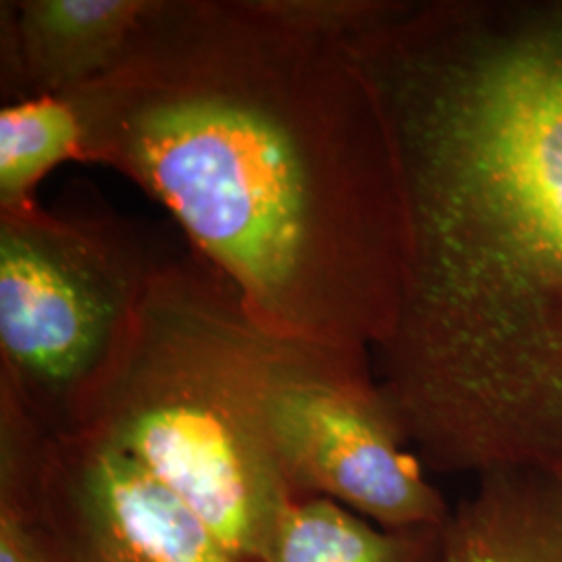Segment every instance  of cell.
<instances>
[{
  "instance_id": "obj_1",
  "label": "cell",
  "mask_w": 562,
  "mask_h": 562,
  "mask_svg": "<svg viewBox=\"0 0 562 562\" xmlns=\"http://www.w3.org/2000/svg\"><path fill=\"white\" fill-rule=\"evenodd\" d=\"M348 46L408 225L383 396L431 471L562 485V0H398Z\"/></svg>"
},
{
  "instance_id": "obj_2",
  "label": "cell",
  "mask_w": 562,
  "mask_h": 562,
  "mask_svg": "<svg viewBox=\"0 0 562 562\" xmlns=\"http://www.w3.org/2000/svg\"><path fill=\"white\" fill-rule=\"evenodd\" d=\"M71 97L81 162L161 202L265 331L371 355L401 308L408 225L382 99L344 42L248 0H157Z\"/></svg>"
},
{
  "instance_id": "obj_3",
  "label": "cell",
  "mask_w": 562,
  "mask_h": 562,
  "mask_svg": "<svg viewBox=\"0 0 562 562\" xmlns=\"http://www.w3.org/2000/svg\"><path fill=\"white\" fill-rule=\"evenodd\" d=\"M271 338L201 255L165 259L78 431L140 464L236 562L261 559L294 503L265 425Z\"/></svg>"
},
{
  "instance_id": "obj_4",
  "label": "cell",
  "mask_w": 562,
  "mask_h": 562,
  "mask_svg": "<svg viewBox=\"0 0 562 562\" xmlns=\"http://www.w3.org/2000/svg\"><path fill=\"white\" fill-rule=\"evenodd\" d=\"M162 261L111 217L0 215V382L53 436L83 427Z\"/></svg>"
},
{
  "instance_id": "obj_5",
  "label": "cell",
  "mask_w": 562,
  "mask_h": 562,
  "mask_svg": "<svg viewBox=\"0 0 562 562\" xmlns=\"http://www.w3.org/2000/svg\"><path fill=\"white\" fill-rule=\"evenodd\" d=\"M371 355L271 338L265 425L294 501L329 498L385 529L442 527L452 508L425 477Z\"/></svg>"
},
{
  "instance_id": "obj_6",
  "label": "cell",
  "mask_w": 562,
  "mask_h": 562,
  "mask_svg": "<svg viewBox=\"0 0 562 562\" xmlns=\"http://www.w3.org/2000/svg\"><path fill=\"white\" fill-rule=\"evenodd\" d=\"M41 513L57 562H236L176 494L88 434H50Z\"/></svg>"
},
{
  "instance_id": "obj_7",
  "label": "cell",
  "mask_w": 562,
  "mask_h": 562,
  "mask_svg": "<svg viewBox=\"0 0 562 562\" xmlns=\"http://www.w3.org/2000/svg\"><path fill=\"white\" fill-rule=\"evenodd\" d=\"M157 0H4L0 80L18 94L63 97L109 76L138 38Z\"/></svg>"
},
{
  "instance_id": "obj_8",
  "label": "cell",
  "mask_w": 562,
  "mask_h": 562,
  "mask_svg": "<svg viewBox=\"0 0 562 562\" xmlns=\"http://www.w3.org/2000/svg\"><path fill=\"white\" fill-rule=\"evenodd\" d=\"M442 562H562V485L494 471L452 508Z\"/></svg>"
},
{
  "instance_id": "obj_9",
  "label": "cell",
  "mask_w": 562,
  "mask_h": 562,
  "mask_svg": "<svg viewBox=\"0 0 562 562\" xmlns=\"http://www.w3.org/2000/svg\"><path fill=\"white\" fill-rule=\"evenodd\" d=\"M442 527L385 529L329 498L285 508L257 562H442Z\"/></svg>"
},
{
  "instance_id": "obj_10",
  "label": "cell",
  "mask_w": 562,
  "mask_h": 562,
  "mask_svg": "<svg viewBox=\"0 0 562 562\" xmlns=\"http://www.w3.org/2000/svg\"><path fill=\"white\" fill-rule=\"evenodd\" d=\"M83 123L71 97H30L0 111V215L32 211L41 181L81 161Z\"/></svg>"
},
{
  "instance_id": "obj_11",
  "label": "cell",
  "mask_w": 562,
  "mask_h": 562,
  "mask_svg": "<svg viewBox=\"0 0 562 562\" xmlns=\"http://www.w3.org/2000/svg\"><path fill=\"white\" fill-rule=\"evenodd\" d=\"M262 18L323 41L348 42L378 23L396 0H248Z\"/></svg>"
},
{
  "instance_id": "obj_12",
  "label": "cell",
  "mask_w": 562,
  "mask_h": 562,
  "mask_svg": "<svg viewBox=\"0 0 562 562\" xmlns=\"http://www.w3.org/2000/svg\"><path fill=\"white\" fill-rule=\"evenodd\" d=\"M0 562H57L41 508L0 504Z\"/></svg>"
}]
</instances>
